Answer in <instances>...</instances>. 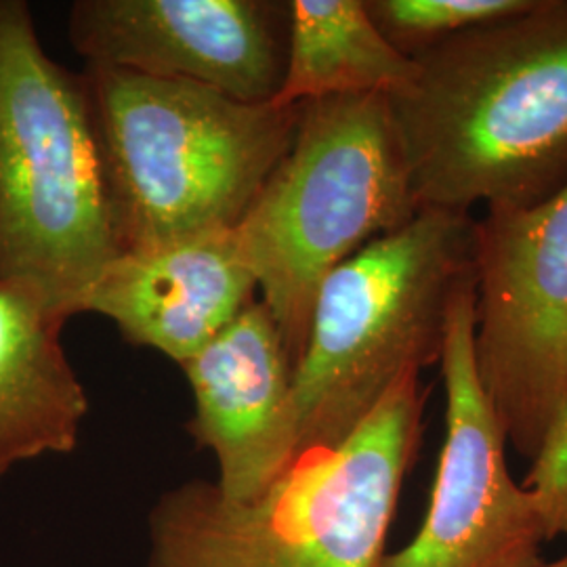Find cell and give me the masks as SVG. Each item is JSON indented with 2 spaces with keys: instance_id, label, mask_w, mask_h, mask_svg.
I'll return each instance as SVG.
<instances>
[{
  "instance_id": "6da1fadb",
  "label": "cell",
  "mask_w": 567,
  "mask_h": 567,
  "mask_svg": "<svg viewBox=\"0 0 567 567\" xmlns=\"http://www.w3.org/2000/svg\"><path fill=\"white\" fill-rule=\"evenodd\" d=\"M389 97L419 208H529L567 187V0L489 21L414 58Z\"/></svg>"
},
{
  "instance_id": "7a4b0ae2",
  "label": "cell",
  "mask_w": 567,
  "mask_h": 567,
  "mask_svg": "<svg viewBox=\"0 0 567 567\" xmlns=\"http://www.w3.org/2000/svg\"><path fill=\"white\" fill-rule=\"evenodd\" d=\"M429 389L408 370L355 431L307 450L250 503L192 480L150 513L147 567H383Z\"/></svg>"
},
{
  "instance_id": "3957f363",
  "label": "cell",
  "mask_w": 567,
  "mask_h": 567,
  "mask_svg": "<svg viewBox=\"0 0 567 567\" xmlns=\"http://www.w3.org/2000/svg\"><path fill=\"white\" fill-rule=\"evenodd\" d=\"M82 76L121 252L236 229L301 112L102 65Z\"/></svg>"
},
{
  "instance_id": "277c9868",
  "label": "cell",
  "mask_w": 567,
  "mask_h": 567,
  "mask_svg": "<svg viewBox=\"0 0 567 567\" xmlns=\"http://www.w3.org/2000/svg\"><path fill=\"white\" fill-rule=\"evenodd\" d=\"M471 286L475 219L444 208H423L339 265L318 290L295 365L297 456L339 446L402 374L440 364Z\"/></svg>"
},
{
  "instance_id": "5b68a950",
  "label": "cell",
  "mask_w": 567,
  "mask_h": 567,
  "mask_svg": "<svg viewBox=\"0 0 567 567\" xmlns=\"http://www.w3.org/2000/svg\"><path fill=\"white\" fill-rule=\"evenodd\" d=\"M419 213L389 97L301 103L295 140L236 227L295 365L326 278Z\"/></svg>"
},
{
  "instance_id": "8992f818",
  "label": "cell",
  "mask_w": 567,
  "mask_h": 567,
  "mask_svg": "<svg viewBox=\"0 0 567 567\" xmlns=\"http://www.w3.org/2000/svg\"><path fill=\"white\" fill-rule=\"evenodd\" d=\"M118 255L84 76L44 51L28 2L0 0V278L70 320Z\"/></svg>"
},
{
  "instance_id": "52a82bcc",
  "label": "cell",
  "mask_w": 567,
  "mask_h": 567,
  "mask_svg": "<svg viewBox=\"0 0 567 567\" xmlns=\"http://www.w3.org/2000/svg\"><path fill=\"white\" fill-rule=\"evenodd\" d=\"M473 351L508 446L532 461L567 400V187L475 219Z\"/></svg>"
},
{
  "instance_id": "ba28073f",
  "label": "cell",
  "mask_w": 567,
  "mask_h": 567,
  "mask_svg": "<svg viewBox=\"0 0 567 567\" xmlns=\"http://www.w3.org/2000/svg\"><path fill=\"white\" fill-rule=\"evenodd\" d=\"M475 286L454 303L442 377L446 437L423 526L383 567H536L548 543L526 487L508 471L507 437L475 370Z\"/></svg>"
},
{
  "instance_id": "9c48e42d",
  "label": "cell",
  "mask_w": 567,
  "mask_h": 567,
  "mask_svg": "<svg viewBox=\"0 0 567 567\" xmlns=\"http://www.w3.org/2000/svg\"><path fill=\"white\" fill-rule=\"evenodd\" d=\"M70 42L86 65L210 86L244 103H271L282 86L288 2L79 0Z\"/></svg>"
},
{
  "instance_id": "30bf717a",
  "label": "cell",
  "mask_w": 567,
  "mask_h": 567,
  "mask_svg": "<svg viewBox=\"0 0 567 567\" xmlns=\"http://www.w3.org/2000/svg\"><path fill=\"white\" fill-rule=\"evenodd\" d=\"M182 368L194 402L187 431L215 454V484L231 503L257 501L297 458L295 362L269 309L248 305Z\"/></svg>"
},
{
  "instance_id": "8fae6325",
  "label": "cell",
  "mask_w": 567,
  "mask_h": 567,
  "mask_svg": "<svg viewBox=\"0 0 567 567\" xmlns=\"http://www.w3.org/2000/svg\"><path fill=\"white\" fill-rule=\"evenodd\" d=\"M255 292L238 234L225 229L121 252L89 290L82 313L112 320L124 341L182 365L255 303Z\"/></svg>"
},
{
  "instance_id": "7c38bea8",
  "label": "cell",
  "mask_w": 567,
  "mask_h": 567,
  "mask_svg": "<svg viewBox=\"0 0 567 567\" xmlns=\"http://www.w3.org/2000/svg\"><path fill=\"white\" fill-rule=\"evenodd\" d=\"M65 322L41 292L0 278V477L79 446L89 398L61 343Z\"/></svg>"
},
{
  "instance_id": "4fadbf2b",
  "label": "cell",
  "mask_w": 567,
  "mask_h": 567,
  "mask_svg": "<svg viewBox=\"0 0 567 567\" xmlns=\"http://www.w3.org/2000/svg\"><path fill=\"white\" fill-rule=\"evenodd\" d=\"M419 63L377 28L365 0H290L282 86L274 105L328 97H398L414 84Z\"/></svg>"
},
{
  "instance_id": "5bb4252c",
  "label": "cell",
  "mask_w": 567,
  "mask_h": 567,
  "mask_svg": "<svg viewBox=\"0 0 567 567\" xmlns=\"http://www.w3.org/2000/svg\"><path fill=\"white\" fill-rule=\"evenodd\" d=\"M534 4L536 0H365L377 28L410 60L471 28L519 16Z\"/></svg>"
},
{
  "instance_id": "9a60e30c",
  "label": "cell",
  "mask_w": 567,
  "mask_h": 567,
  "mask_svg": "<svg viewBox=\"0 0 567 567\" xmlns=\"http://www.w3.org/2000/svg\"><path fill=\"white\" fill-rule=\"evenodd\" d=\"M522 486L534 501L547 540L567 536V400L557 408Z\"/></svg>"
},
{
  "instance_id": "2e32d148",
  "label": "cell",
  "mask_w": 567,
  "mask_h": 567,
  "mask_svg": "<svg viewBox=\"0 0 567 567\" xmlns=\"http://www.w3.org/2000/svg\"><path fill=\"white\" fill-rule=\"evenodd\" d=\"M536 567H567V555L559 557V559H555V561H550V564H540V566Z\"/></svg>"
}]
</instances>
